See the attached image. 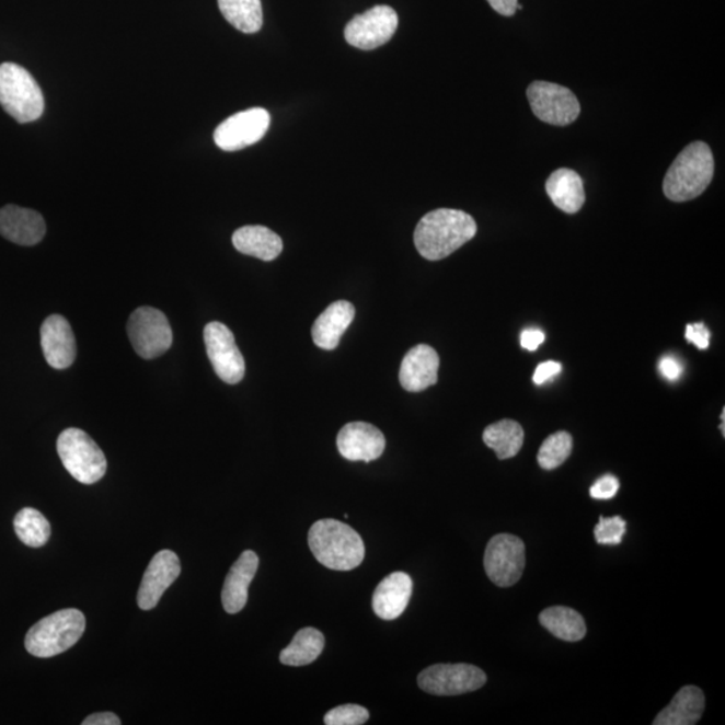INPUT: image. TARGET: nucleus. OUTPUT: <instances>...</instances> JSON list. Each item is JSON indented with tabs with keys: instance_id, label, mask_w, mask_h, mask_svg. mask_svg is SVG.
<instances>
[{
	"instance_id": "obj_1",
	"label": "nucleus",
	"mask_w": 725,
	"mask_h": 725,
	"mask_svg": "<svg viewBox=\"0 0 725 725\" xmlns=\"http://www.w3.org/2000/svg\"><path fill=\"white\" fill-rule=\"evenodd\" d=\"M475 233L477 223L465 211L438 209L421 219L414 231V243L422 257L439 261L459 251Z\"/></svg>"
},
{
	"instance_id": "obj_2",
	"label": "nucleus",
	"mask_w": 725,
	"mask_h": 725,
	"mask_svg": "<svg viewBox=\"0 0 725 725\" xmlns=\"http://www.w3.org/2000/svg\"><path fill=\"white\" fill-rule=\"evenodd\" d=\"M308 544L317 561L335 572L359 567L366 555L360 534L335 519L314 522L308 533Z\"/></svg>"
},
{
	"instance_id": "obj_3",
	"label": "nucleus",
	"mask_w": 725,
	"mask_h": 725,
	"mask_svg": "<svg viewBox=\"0 0 725 725\" xmlns=\"http://www.w3.org/2000/svg\"><path fill=\"white\" fill-rule=\"evenodd\" d=\"M715 174V159L704 141H694L683 148L664 177L663 189L671 202L697 199L709 188Z\"/></svg>"
},
{
	"instance_id": "obj_4",
	"label": "nucleus",
	"mask_w": 725,
	"mask_h": 725,
	"mask_svg": "<svg viewBox=\"0 0 725 725\" xmlns=\"http://www.w3.org/2000/svg\"><path fill=\"white\" fill-rule=\"evenodd\" d=\"M85 615L77 609L56 611L28 630L25 640L30 655L50 658L73 647L84 634Z\"/></svg>"
},
{
	"instance_id": "obj_5",
	"label": "nucleus",
	"mask_w": 725,
	"mask_h": 725,
	"mask_svg": "<svg viewBox=\"0 0 725 725\" xmlns=\"http://www.w3.org/2000/svg\"><path fill=\"white\" fill-rule=\"evenodd\" d=\"M0 105L18 123L38 120L45 111V97L37 81L14 62L0 65Z\"/></svg>"
},
{
	"instance_id": "obj_6",
	"label": "nucleus",
	"mask_w": 725,
	"mask_h": 725,
	"mask_svg": "<svg viewBox=\"0 0 725 725\" xmlns=\"http://www.w3.org/2000/svg\"><path fill=\"white\" fill-rule=\"evenodd\" d=\"M57 451L65 469L79 483L92 485L104 477L108 467L105 454L84 430L70 427L59 434Z\"/></svg>"
},
{
	"instance_id": "obj_7",
	"label": "nucleus",
	"mask_w": 725,
	"mask_h": 725,
	"mask_svg": "<svg viewBox=\"0 0 725 725\" xmlns=\"http://www.w3.org/2000/svg\"><path fill=\"white\" fill-rule=\"evenodd\" d=\"M130 344L142 359L159 358L172 346V330L168 317L159 309L140 307L130 314L127 324Z\"/></svg>"
},
{
	"instance_id": "obj_8",
	"label": "nucleus",
	"mask_w": 725,
	"mask_h": 725,
	"mask_svg": "<svg viewBox=\"0 0 725 725\" xmlns=\"http://www.w3.org/2000/svg\"><path fill=\"white\" fill-rule=\"evenodd\" d=\"M533 115L551 126L566 127L580 115V103L568 88L554 82L533 81L527 89Z\"/></svg>"
},
{
	"instance_id": "obj_9",
	"label": "nucleus",
	"mask_w": 725,
	"mask_h": 725,
	"mask_svg": "<svg viewBox=\"0 0 725 725\" xmlns=\"http://www.w3.org/2000/svg\"><path fill=\"white\" fill-rule=\"evenodd\" d=\"M486 682V675L474 665L437 664L422 670L418 686L434 697H457L479 691Z\"/></svg>"
},
{
	"instance_id": "obj_10",
	"label": "nucleus",
	"mask_w": 725,
	"mask_h": 725,
	"mask_svg": "<svg viewBox=\"0 0 725 725\" xmlns=\"http://www.w3.org/2000/svg\"><path fill=\"white\" fill-rule=\"evenodd\" d=\"M484 567L498 587H510L520 580L526 568V545L514 534H496L486 545Z\"/></svg>"
},
{
	"instance_id": "obj_11",
	"label": "nucleus",
	"mask_w": 725,
	"mask_h": 725,
	"mask_svg": "<svg viewBox=\"0 0 725 725\" xmlns=\"http://www.w3.org/2000/svg\"><path fill=\"white\" fill-rule=\"evenodd\" d=\"M396 11L390 5H376L366 13L356 15L344 30L350 46L360 50H373L389 43L398 28Z\"/></svg>"
},
{
	"instance_id": "obj_12",
	"label": "nucleus",
	"mask_w": 725,
	"mask_h": 725,
	"mask_svg": "<svg viewBox=\"0 0 725 725\" xmlns=\"http://www.w3.org/2000/svg\"><path fill=\"white\" fill-rule=\"evenodd\" d=\"M204 336L207 356L219 379L228 384L240 383L246 366L233 332L219 321H212L206 325Z\"/></svg>"
},
{
	"instance_id": "obj_13",
	"label": "nucleus",
	"mask_w": 725,
	"mask_h": 725,
	"mask_svg": "<svg viewBox=\"0 0 725 725\" xmlns=\"http://www.w3.org/2000/svg\"><path fill=\"white\" fill-rule=\"evenodd\" d=\"M269 126L271 115L264 108L243 111L219 124L214 141L223 151H240L263 139Z\"/></svg>"
},
{
	"instance_id": "obj_14",
	"label": "nucleus",
	"mask_w": 725,
	"mask_h": 725,
	"mask_svg": "<svg viewBox=\"0 0 725 725\" xmlns=\"http://www.w3.org/2000/svg\"><path fill=\"white\" fill-rule=\"evenodd\" d=\"M180 557L174 551L163 550L152 557L142 576L138 592V605L141 610L157 608L160 598L181 575Z\"/></svg>"
},
{
	"instance_id": "obj_15",
	"label": "nucleus",
	"mask_w": 725,
	"mask_h": 725,
	"mask_svg": "<svg viewBox=\"0 0 725 725\" xmlns=\"http://www.w3.org/2000/svg\"><path fill=\"white\" fill-rule=\"evenodd\" d=\"M337 449L348 461L371 462L383 454L385 438L378 427L367 422H350L338 431Z\"/></svg>"
},
{
	"instance_id": "obj_16",
	"label": "nucleus",
	"mask_w": 725,
	"mask_h": 725,
	"mask_svg": "<svg viewBox=\"0 0 725 725\" xmlns=\"http://www.w3.org/2000/svg\"><path fill=\"white\" fill-rule=\"evenodd\" d=\"M41 347L45 359L56 370L73 365L77 356V344L69 321L61 314H51L41 326Z\"/></svg>"
},
{
	"instance_id": "obj_17",
	"label": "nucleus",
	"mask_w": 725,
	"mask_h": 725,
	"mask_svg": "<svg viewBox=\"0 0 725 725\" xmlns=\"http://www.w3.org/2000/svg\"><path fill=\"white\" fill-rule=\"evenodd\" d=\"M46 223L39 212L9 205L0 209V235L22 246H34L44 240Z\"/></svg>"
},
{
	"instance_id": "obj_18",
	"label": "nucleus",
	"mask_w": 725,
	"mask_h": 725,
	"mask_svg": "<svg viewBox=\"0 0 725 725\" xmlns=\"http://www.w3.org/2000/svg\"><path fill=\"white\" fill-rule=\"evenodd\" d=\"M439 356L427 344L408 350L402 360L400 382L408 392H421L438 382Z\"/></svg>"
},
{
	"instance_id": "obj_19",
	"label": "nucleus",
	"mask_w": 725,
	"mask_h": 725,
	"mask_svg": "<svg viewBox=\"0 0 725 725\" xmlns=\"http://www.w3.org/2000/svg\"><path fill=\"white\" fill-rule=\"evenodd\" d=\"M260 564L254 551L242 552L226 576L222 588V605L226 613L237 614L245 608L251 586Z\"/></svg>"
},
{
	"instance_id": "obj_20",
	"label": "nucleus",
	"mask_w": 725,
	"mask_h": 725,
	"mask_svg": "<svg viewBox=\"0 0 725 725\" xmlns=\"http://www.w3.org/2000/svg\"><path fill=\"white\" fill-rule=\"evenodd\" d=\"M413 594V579L402 572L392 573L380 582L372 596V609L384 621H394L405 613Z\"/></svg>"
},
{
	"instance_id": "obj_21",
	"label": "nucleus",
	"mask_w": 725,
	"mask_h": 725,
	"mask_svg": "<svg viewBox=\"0 0 725 725\" xmlns=\"http://www.w3.org/2000/svg\"><path fill=\"white\" fill-rule=\"evenodd\" d=\"M355 307L349 301L341 300L334 302L320 314L312 326V338L321 349L334 350L344 332L353 324Z\"/></svg>"
},
{
	"instance_id": "obj_22",
	"label": "nucleus",
	"mask_w": 725,
	"mask_h": 725,
	"mask_svg": "<svg viewBox=\"0 0 725 725\" xmlns=\"http://www.w3.org/2000/svg\"><path fill=\"white\" fill-rule=\"evenodd\" d=\"M545 192L559 210L578 212L586 202L584 181L578 172L559 169L545 182Z\"/></svg>"
},
{
	"instance_id": "obj_23",
	"label": "nucleus",
	"mask_w": 725,
	"mask_h": 725,
	"mask_svg": "<svg viewBox=\"0 0 725 725\" xmlns=\"http://www.w3.org/2000/svg\"><path fill=\"white\" fill-rule=\"evenodd\" d=\"M705 709V697L700 688L687 686L677 692L668 706L658 713L655 725H693L699 723Z\"/></svg>"
},
{
	"instance_id": "obj_24",
	"label": "nucleus",
	"mask_w": 725,
	"mask_h": 725,
	"mask_svg": "<svg viewBox=\"0 0 725 725\" xmlns=\"http://www.w3.org/2000/svg\"><path fill=\"white\" fill-rule=\"evenodd\" d=\"M233 245L238 252L263 261H273L281 254V237L265 226H243L233 234Z\"/></svg>"
},
{
	"instance_id": "obj_25",
	"label": "nucleus",
	"mask_w": 725,
	"mask_h": 725,
	"mask_svg": "<svg viewBox=\"0 0 725 725\" xmlns=\"http://www.w3.org/2000/svg\"><path fill=\"white\" fill-rule=\"evenodd\" d=\"M325 638L314 628H304L296 633L295 638L279 653V661L288 667H304L317 661L323 653Z\"/></svg>"
},
{
	"instance_id": "obj_26",
	"label": "nucleus",
	"mask_w": 725,
	"mask_h": 725,
	"mask_svg": "<svg viewBox=\"0 0 725 725\" xmlns=\"http://www.w3.org/2000/svg\"><path fill=\"white\" fill-rule=\"evenodd\" d=\"M483 439L486 447L496 451L498 460H508L519 454L525 444V430L519 422L503 419L486 427Z\"/></svg>"
},
{
	"instance_id": "obj_27",
	"label": "nucleus",
	"mask_w": 725,
	"mask_h": 725,
	"mask_svg": "<svg viewBox=\"0 0 725 725\" xmlns=\"http://www.w3.org/2000/svg\"><path fill=\"white\" fill-rule=\"evenodd\" d=\"M539 621L556 638L567 642L584 640L587 632L584 617L578 611L564 606L545 609L540 614Z\"/></svg>"
},
{
	"instance_id": "obj_28",
	"label": "nucleus",
	"mask_w": 725,
	"mask_h": 725,
	"mask_svg": "<svg viewBox=\"0 0 725 725\" xmlns=\"http://www.w3.org/2000/svg\"><path fill=\"white\" fill-rule=\"evenodd\" d=\"M225 20L245 34L260 32L264 23L261 0H218Z\"/></svg>"
},
{
	"instance_id": "obj_29",
	"label": "nucleus",
	"mask_w": 725,
	"mask_h": 725,
	"mask_svg": "<svg viewBox=\"0 0 725 725\" xmlns=\"http://www.w3.org/2000/svg\"><path fill=\"white\" fill-rule=\"evenodd\" d=\"M14 530L21 542L33 549H39L49 542L51 534L50 522L34 508H23L16 514Z\"/></svg>"
},
{
	"instance_id": "obj_30",
	"label": "nucleus",
	"mask_w": 725,
	"mask_h": 725,
	"mask_svg": "<svg viewBox=\"0 0 725 725\" xmlns=\"http://www.w3.org/2000/svg\"><path fill=\"white\" fill-rule=\"evenodd\" d=\"M573 437L567 431H557L545 439L538 453L539 465L544 471H554L572 456Z\"/></svg>"
},
{
	"instance_id": "obj_31",
	"label": "nucleus",
	"mask_w": 725,
	"mask_h": 725,
	"mask_svg": "<svg viewBox=\"0 0 725 725\" xmlns=\"http://www.w3.org/2000/svg\"><path fill=\"white\" fill-rule=\"evenodd\" d=\"M626 532V521L621 516L599 517L598 526L594 530L597 543L602 545L621 544Z\"/></svg>"
},
{
	"instance_id": "obj_32",
	"label": "nucleus",
	"mask_w": 725,
	"mask_h": 725,
	"mask_svg": "<svg viewBox=\"0 0 725 725\" xmlns=\"http://www.w3.org/2000/svg\"><path fill=\"white\" fill-rule=\"evenodd\" d=\"M370 718V713L365 706L346 704L336 706L326 713L324 723L326 725H361Z\"/></svg>"
},
{
	"instance_id": "obj_33",
	"label": "nucleus",
	"mask_w": 725,
	"mask_h": 725,
	"mask_svg": "<svg viewBox=\"0 0 725 725\" xmlns=\"http://www.w3.org/2000/svg\"><path fill=\"white\" fill-rule=\"evenodd\" d=\"M620 491V481L613 474L600 477L590 488V496L597 500H610Z\"/></svg>"
},
{
	"instance_id": "obj_34",
	"label": "nucleus",
	"mask_w": 725,
	"mask_h": 725,
	"mask_svg": "<svg viewBox=\"0 0 725 725\" xmlns=\"http://www.w3.org/2000/svg\"><path fill=\"white\" fill-rule=\"evenodd\" d=\"M686 338L688 343H693L699 349H706L710 347L711 332L704 323L689 324Z\"/></svg>"
},
{
	"instance_id": "obj_35",
	"label": "nucleus",
	"mask_w": 725,
	"mask_h": 725,
	"mask_svg": "<svg viewBox=\"0 0 725 725\" xmlns=\"http://www.w3.org/2000/svg\"><path fill=\"white\" fill-rule=\"evenodd\" d=\"M562 365L557 361H544L537 368V371L533 373V382L537 384H543L546 380L554 378L557 373H561Z\"/></svg>"
},
{
	"instance_id": "obj_36",
	"label": "nucleus",
	"mask_w": 725,
	"mask_h": 725,
	"mask_svg": "<svg viewBox=\"0 0 725 725\" xmlns=\"http://www.w3.org/2000/svg\"><path fill=\"white\" fill-rule=\"evenodd\" d=\"M658 368L663 376L671 380V382L679 379L682 373V365L679 360L674 358V356H664V358L659 360Z\"/></svg>"
},
{
	"instance_id": "obj_37",
	"label": "nucleus",
	"mask_w": 725,
	"mask_h": 725,
	"mask_svg": "<svg viewBox=\"0 0 725 725\" xmlns=\"http://www.w3.org/2000/svg\"><path fill=\"white\" fill-rule=\"evenodd\" d=\"M545 341V336L542 331L539 330H527L521 334V347L528 350H537Z\"/></svg>"
},
{
	"instance_id": "obj_38",
	"label": "nucleus",
	"mask_w": 725,
	"mask_h": 725,
	"mask_svg": "<svg viewBox=\"0 0 725 725\" xmlns=\"http://www.w3.org/2000/svg\"><path fill=\"white\" fill-rule=\"evenodd\" d=\"M120 717L112 712H100L88 716L82 725H120Z\"/></svg>"
},
{
	"instance_id": "obj_39",
	"label": "nucleus",
	"mask_w": 725,
	"mask_h": 725,
	"mask_svg": "<svg viewBox=\"0 0 725 725\" xmlns=\"http://www.w3.org/2000/svg\"><path fill=\"white\" fill-rule=\"evenodd\" d=\"M491 8L503 16H513L517 11V0H488Z\"/></svg>"
},
{
	"instance_id": "obj_40",
	"label": "nucleus",
	"mask_w": 725,
	"mask_h": 725,
	"mask_svg": "<svg viewBox=\"0 0 725 725\" xmlns=\"http://www.w3.org/2000/svg\"><path fill=\"white\" fill-rule=\"evenodd\" d=\"M517 10H522V5H521V4H517Z\"/></svg>"
}]
</instances>
